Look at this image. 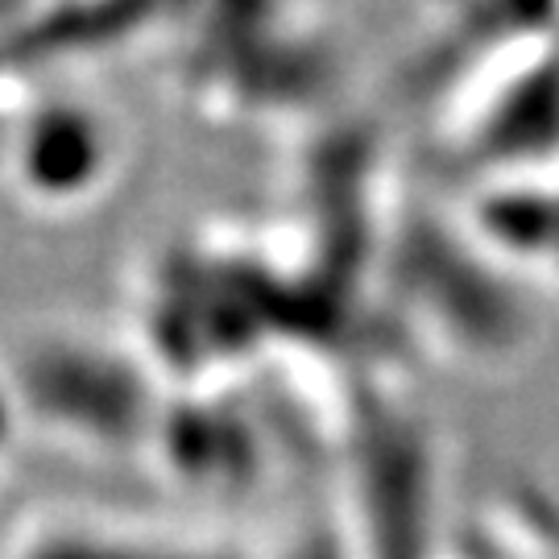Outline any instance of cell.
Segmentation results:
<instances>
[{
  "mask_svg": "<svg viewBox=\"0 0 559 559\" xmlns=\"http://www.w3.org/2000/svg\"><path fill=\"white\" fill-rule=\"evenodd\" d=\"M13 138V179L29 200L62 207L104 187L108 138L96 112L80 104H55L25 117Z\"/></svg>",
  "mask_w": 559,
  "mask_h": 559,
  "instance_id": "cell-1",
  "label": "cell"
},
{
  "mask_svg": "<svg viewBox=\"0 0 559 559\" xmlns=\"http://www.w3.org/2000/svg\"><path fill=\"white\" fill-rule=\"evenodd\" d=\"M4 406L9 402H4V390H0V443H4Z\"/></svg>",
  "mask_w": 559,
  "mask_h": 559,
  "instance_id": "cell-2",
  "label": "cell"
}]
</instances>
